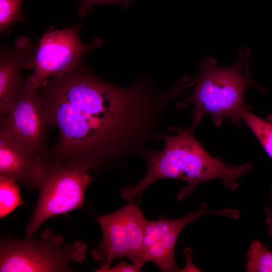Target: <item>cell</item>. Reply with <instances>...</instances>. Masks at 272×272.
<instances>
[{
	"mask_svg": "<svg viewBox=\"0 0 272 272\" xmlns=\"http://www.w3.org/2000/svg\"><path fill=\"white\" fill-rule=\"evenodd\" d=\"M147 220L135 205L129 204L113 213L98 218L103 236L92 252L102 264L95 270L104 272L116 258L126 257L141 267L144 264L141 249Z\"/></svg>",
	"mask_w": 272,
	"mask_h": 272,
	"instance_id": "8992f818",
	"label": "cell"
},
{
	"mask_svg": "<svg viewBox=\"0 0 272 272\" xmlns=\"http://www.w3.org/2000/svg\"><path fill=\"white\" fill-rule=\"evenodd\" d=\"M31 41L21 36L14 48H3L0 55V116L14 106L25 89L24 69L33 67L36 50Z\"/></svg>",
	"mask_w": 272,
	"mask_h": 272,
	"instance_id": "9c48e42d",
	"label": "cell"
},
{
	"mask_svg": "<svg viewBox=\"0 0 272 272\" xmlns=\"http://www.w3.org/2000/svg\"><path fill=\"white\" fill-rule=\"evenodd\" d=\"M251 53L248 47L241 48L237 61L227 67L219 66L217 59L211 57L206 56L201 60L193 92L176 104L178 109L193 105L189 126L191 129L194 130L200 124L207 113L216 126L220 125L225 118H229L237 127L242 126V112L251 109L244 102L246 89L253 87L262 93L266 91L251 77L249 61Z\"/></svg>",
	"mask_w": 272,
	"mask_h": 272,
	"instance_id": "3957f363",
	"label": "cell"
},
{
	"mask_svg": "<svg viewBox=\"0 0 272 272\" xmlns=\"http://www.w3.org/2000/svg\"><path fill=\"white\" fill-rule=\"evenodd\" d=\"M48 127L58 137L46 160L79 162L99 172L124 164L132 156L144 159L148 145L159 141L157 127L179 89H157L143 77L125 88L108 83L82 60L51 77L37 89Z\"/></svg>",
	"mask_w": 272,
	"mask_h": 272,
	"instance_id": "6da1fadb",
	"label": "cell"
},
{
	"mask_svg": "<svg viewBox=\"0 0 272 272\" xmlns=\"http://www.w3.org/2000/svg\"><path fill=\"white\" fill-rule=\"evenodd\" d=\"M243 121L258 139L266 153L272 159V114L266 119L245 110L241 113Z\"/></svg>",
	"mask_w": 272,
	"mask_h": 272,
	"instance_id": "7c38bea8",
	"label": "cell"
},
{
	"mask_svg": "<svg viewBox=\"0 0 272 272\" xmlns=\"http://www.w3.org/2000/svg\"><path fill=\"white\" fill-rule=\"evenodd\" d=\"M48 128L37 90L25 88L10 111L1 117L0 129L40 156L47 153Z\"/></svg>",
	"mask_w": 272,
	"mask_h": 272,
	"instance_id": "ba28073f",
	"label": "cell"
},
{
	"mask_svg": "<svg viewBox=\"0 0 272 272\" xmlns=\"http://www.w3.org/2000/svg\"><path fill=\"white\" fill-rule=\"evenodd\" d=\"M45 163L37 155L0 129V175L37 188Z\"/></svg>",
	"mask_w": 272,
	"mask_h": 272,
	"instance_id": "30bf717a",
	"label": "cell"
},
{
	"mask_svg": "<svg viewBox=\"0 0 272 272\" xmlns=\"http://www.w3.org/2000/svg\"><path fill=\"white\" fill-rule=\"evenodd\" d=\"M89 171L79 162L45 160L38 184L37 203L25 227L27 238L49 218L83 207L85 191L92 180Z\"/></svg>",
	"mask_w": 272,
	"mask_h": 272,
	"instance_id": "5b68a950",
	"label": "cell"
},
{
	"mask_svg": "<svg viewBox=\"0 0 272 272\" xmlns=\"http://www.w3.org/2000/svg\"><path fill=\"white\" fill-rule=\"evenodd\" d=\"M142 267L134 263L129 264L121 260L116 265L109 267L104 272H139Z\"/></svg>",
	"mask_w": 272,
	"mask_h": 272,
	"instance_id": "ac0fdd59",
	"label": "cell"
},
{
	"mask_svg": "<svg viewBox=\"0 0 272 272\" xmlns=\"http://www.w3.org/2000/svg\"><path fill=\"white\" fill-rule=\"evenodd\" d=\"M143 262L152 261L162 271H179V269L174 259V254L169 252L161 241L156 242L141 254Z\"/></svg>",
	"mask_w": 272,
	"mask_h": 272,
	"instance_id": "9a60e30c",
	"label": "cell"
},
{
	"mask_svg": "<svg viewBox=\"0 0 272 272\" xmlns=\"http://www.w3.org/2000/svg\"><path fill=\"white\" fill-rule=\"evenodd\" d=\"M135 0H79L80 8L78 13L81 18L89 14L93 7L100 4L120 5L124 8L130 7Z\"/></svg>",
	"mask_w": 272,
	"mask_h": 272,
	"instance_id": "e0dca14e",
	"label": "cell"
},
{
	"mask_svg": "<svg viewBox=\"0 0 272 272\" xmlns=\"http://www.w3.org/2000/svg\"><path fill=\"white\" fill-rule=\"evenodd\" d=\"M82 26L76 24L44 34L36 51L34 71L25 79V88L37 90L51 77L72 69L82 61L85 53L102 44L100 39L91 44L84 43L79 32Z\"/></svg>",
	"mask_w": 272,
	"mask_h": 272,
	"instance_id": "52a82bcc",
	"label": "cell"
},
{
	"mask_svg": "<svg viewBox=\"0 0 272 272\" xmlns=\"http://www.w3.org/2000/svg\"><path fill=\"white\" fill-rule=\"evenodd\" d=\"M270 195L272 198V188L270 190ZM266 218L265 223L268 226V234L272 238V206L265 209Z\"/></svg>",
	"mask_w": 272,
	"mask_h": 272,
	"instance_id": "d6986e66",
	"label": "cell"
},
{
	"mask_svg": "<svg viewBox=\"0 0 272 272\" xmlns=\"http://www.w3.org/2000/svg\"><path fill=\"white\" fill-rule=\"evenodd\" d=\"M24 0H0V31L6 33L14 24L23 22L21 10Z\"/></svg>",
	"mask_w": 272,
	"mask_h": 272,
	"instance_id": "2e32d148",
	"label": "cell"
},
{
	"mask_svg": "<svg viewBox=\"0 0 272 272\" xmlns=\"http://www.w3.org/2000/svg\"><path fill=\"white\" fill-rule=\"evenodd\" d=\"M206 202H202L199 208L185 217L177 220L159 218L156 221L147 220L142 242L141 254L154 243L162 240L166 235L175 228L193 223L196 219L206 215H218L232 219H238L240 211L236 209H226L210 211L207 209Z\"/></svg>",
	"mask_w": 272,
	"mask_h": 272,
	"instance_id": "8fae6325",
	"label": "cell"
},
{
	"mask_svg": "<svg viewBox=\"0 0 272 272\" xmlns=\"http://www.w3.org/2000/svg\"><path fill=\"white\" fill-rule=\"evenodd\" d=\"M16 181L0 176V217L4 218L17 207L24 205Z\"/></svg>",
	"mask_w": 272,
	"mask_h": 272,
	"instance_id": "4fadbf2b",
	"label": "cell"
},
{
	"mask_svg": "<svg viewBox=\"0 0 272 272\" xmlns=\"http://www.w3.org/2000/svg\"><path fill=\"white\" fill-rule=\"evenodd\" d=\"M248 272H272V252L258 240L253 241L246 255Z\"/></svg>",
	"mask_w": 272,
	"mask_h": 272,
	"instance_id": "5bb4252c",
	"label": "cell"
},
{
	"mask_svg": "<svg viewBox=\"0 0 272 272\" xmlns=\"http://www.w3.org/2000/svg\"><path fill=\"white\" fill-rule=\"evenodd\" d=\"M169 130L176 133L160 134L159 140L164 142L162 150H150L146 174L138 183L127 185L120 191L125 201H132L155 181L164 178L182 180L185 186L179 189L178 200L190 196L196 187L203 182L215 179H221L230 190L236 189L238 179L250 171L253 163L248 162L238 166L225 163L220 158L211 155L194 137L189 127L182 128L171 126Z\"/></svg>",
	"mask_w": 272,
	"mask_h": 272,
	"instance_id": "7a4b0ae2",
	"label": "cell"
},
{
	"mask_svg": "<svg viewBox=\"0 0 272 272\" xmlns=\"http://www.w3.org/2000/svg\"><path fill=\"white\" fill-rule=\"evenodd\" d=\"M87 248L81 240L64 244L51 229L42 232L38 240L7 237L0 244V271H72L69 263L83 262Z\"/></svg>",
	"mask_w": 272,
	"mask_h": 272,
	"instance_id": "277c9868",
	"label": "cell"
}]
</instances>
